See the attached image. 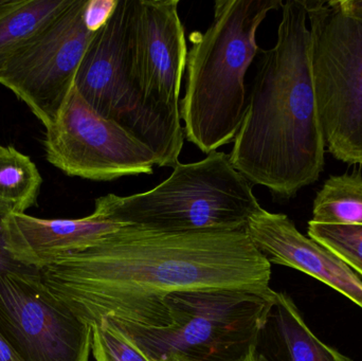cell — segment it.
I'll use <instances>...</instances> for the list:
<instances>
[{"mask_svg": "<svg viewBox=\"0 0 362 361\" xmlns=\"http://www.w3.org/2000/svg\"><path fill=\"white\" fill-rule=\"evenodd\" d=\"M49 292L91 326H170L168 298L204 290L269 295L272 264L245 230L170 232L122 226L38 271Z\"/></svg>", "mask_w": 362, "mask_h": 361, "instance_id": "cell-1", "label": "cell"}, {"mask_svg": "<svg viewBox=\"0 0 362 361\" xmlns=\"http://www.w3.org/2000/svg\"><path fill=\"white\" fill-rule=\"evenodd\" d=\"M276 42L261 50L246 112L230 153L250 182L281 199L314 184L325 167L304 0L283 2Z\"/></svg>", "mask_w": 362, "mask_h": 361, "instance_id": "cell-2", "label": "cell"}, {"mask_svg": "<svg viewBox=\"0 0 362 361\" xmlns=\"http://www.w3.org/2000/svg\"><path fill=\"white\" fill-rule=\"evenodd\" d=\"M281 0H217L210 27L189 35L185 93L180 101L185 136L206 155L230 143L246 112L245 76L261 52L257 33Z\"/></svg>", "mask_w": 362, "mask_h": 361, "instance_id": "cell-3", "label": "cell"}, {"mask_svg": "<svg viewBox=\"0 0 362 361\" xmlns=\"http://www.w3.org/2000/svg\"><path fill=\"white\" fill-rule=\"evenodd\" d=\"M259 208L252 184L233 167L230 155L216 150L202 160L178 163L152 190L99 197L93 211L123 226L187 232L246 231Z\"/></svg>", "mask_w": 362, "mask_h": 361, "instance_id": "cell-4", "label": "cell"}, {"mask_svg": "<svg viewBox=\"0 0 362 361\" xmlns=\"http://www.w3.org/2000/svg\"><path fill=\"white\" fill-rule=\"evenodd\" d=\"M274 300V290L180 292L168 298V328L120 330L153 361H236L257 347Z\"/></svg>", "mask_w": 362, "mask_h": 361, "instance_id": "cell-5", "label": "cell"}, {"mask_svg": "<svg viewBox=\"0 0 362 361\" xmlns=\"http://www.w3.org/2000/svg\"><path fill=\"white\" fill-rule=\"evenodd\" d=\"M304 1L325 148L342 162L362 165V13Z\"/></svg>", "mask_w": 362, "mask_h": 361, "instance_id": "cell-6", "label": "cell"}, {"mask_svg": "<svg viewBox=\"0 0 362 361\" xmlns=\"http://www.w3.org/2000/svg\"><path fill=\"white\" fill-rule=\"evenodd\" d=\"M133 8L134 0H119L110 20L91 40L74 86L98 114L146 144L157 157V167H174L180 163L185 131L146 103L134 78L129 50Z\"/></svg>", "mask_w": 362, "mask_h": 361, "instance_id": "cell-7", "label": "cell"}, {"mask_svg": "<svg viewBox=\"0 0 362 361\" xmlns=\"http://www.w3.org/2000/svg\"><path fill=\"white\" fill-rule=\"evenodd\" d=\"M44 146L49 163L66 175L93 182L150 175L158 162L146 144L98 114L74 85L46 129Z\"/></svg>", "mask_w": 362, "mask_h": 361, "instance_id": "cell-8", "label": "cell"}, {"mask_svg": "<svg viewBox=\"0 0 362 361\" xmlns=\"http://www.w3.org/2000/svg\"><path fill=\"white\" fill-rule=\"evenodd\" d=\"M87 1L72 0L0 68V84L25 102L46 129L74 87L81 61L95 36L85 23Z\"/></svg>", "mask_w": 362, "mask_h": 361, "instance_id": "cell-9", "label": "cell"}, {"mask_svg": "<svg viewBox=\"0 0 362 361\" xmlns=\"http://www.w3.org/2000/svg\"><path fill=\"white\" fill-rule=\"evenodd\" d=\"M0 334L23 361H89L91 355L90 326L30 267L0 273Z\"/></svg>", "mask_w": 362, "mask_h": 361, "instance_id": "cell-10", "label": "cell"}, {"mask_svg": "<svg viewBox=\"0 0 362 361\" xmlns=\"http://www.w3.org/2000/svg\"><path fill=\"white\" fill-rule=\"evenodd\" d=\"M178 6V0H134L129 50L134 78L146 103L183 129L180 89L187 47Z\"/></svg>", "mask_w": 362, "mask_h": 361, "instance_id": "cell-11", "label": "cell"}, {"mask_svg": "<svg viewBox=\"0 0 362 361\" xmlns=\"http://www.w3.org/2000/svg\"><path fill=\"white\" fill-rule=\"evenodd\" d=\"M246 233L270 264L297 269L344 295L362 309V280L325 246L305 237L282 213L259 208Z\"/></svg>", "mask_w": 362, "mask_h": 361, "instance_id": "cell-12", "label": "cell"}, {"mask_svg": "<svg viewBox=\"0 0 362 361\" xmlns=\"http://www.w3.org/2000/svg\"><path fill=\"white\" fill-rule=\"evenodd\" d=\"M122 226L95 211L76 220H47L11 213L2 220L6 249L12 258L37 271L87 249Z\"/></svg>", "mask_w": 362, "mask_h": 361, "instance_id": "cell-13", "label": "cell"}, {"mask_svg": "<svg viewBox=\"0 0 362 361\" xmlns=\"http://www.w3.org/2000/svg\"><path fill=\"white\" fill-rule=\"evenodd\" d=\"M270 320L284 361H351L321 341L308 328L291 297L276 292Z\"/></svg>", "mask_w": 362, "mask_h": 361, "instance_id": "cell-14", "label": "cell"}, {"mask_svg": "<svg viewBox=\"0 0 362 361\" xmlns=\"http://www.w3.org/2000/svg\"><path fill=\"white\" fill-rule=\"evenodd\" d=\"M72 0H0V68Z\"/></svg>", "mask_w": 362, "mask_h": 361, "instance_id": "cell-15", "label": "cell"}, {"mask_svg": "<svg viewBox=\"0 0 362 361\" xmlns=\"http://www.w3.org/2000/svg\"><path fill=\"white\" fill-rule=\"evenodd\" d=\"M42 178L29 156L0 144V212L25 213L37 201Z\"/></svg>", "mask_w": 362, "mask_h": 361, "instance_id": "cell-16", "label": "cell"}, {"mask_svg": "<svg viewBox=\"0 0 362 361\" xmlns=\"http://www.w3.org/2000/svg\"><path fill=\"white\" fill-rule=\"evenodd\" d=\"M312 222L362 225V175L331 176L314 201Z\"/></svg>", "mask_w": 362, "mask_h": 361, "instance_id": "cell-17", "label": "cell"}, {"mask_svg": "<svg viewBox=\"0 0 362 361\" xmlns=\"http://www.w3.org/2000/svg\"><path fill=\"white\" fill-rule=\"evenodd\" d=\"M308 233L362 277V225L318 224L310 220Z\"/></svg>", "mask_w": 362, "mask_h": 361, "instance_id": "cell-18", "label": "cell"}, {"mask_svg": "<svg viewBox=\"0 0 362 361\" xmlns=\"http://www.w3.org/2000/svg\"><path fill=\"white\" fill-rule=\"evenodd\" d=\"M97 326L102 347L110 361H153L112 322L103 320Z\"/></svg>", "mask_w": 362, "mask_h": 361, "instance_id": "cell-19", "label": "cell"}, {"mask_svg": "<svg viewBox=\"0 0 362 361\" xmlns=\"http://www.w3.org/2000/svg\"><path fill=\"white\" fill-rule=\"evenodd\" d=\"M119 0H88L85 10V23L90 32L99 31L114 14Z\"/></svg>", "mask_w": 362, "mask_h": 361, "instance_id": "cell-20", "label": "cell"}, {"mask_svg": "<svg viewBox=\"0 0 362 361\" xmlns=\"http://www.w3.org/2000/svg\"><path fill=\"white\" fill-rule=\"evenodd\" d=\"M6 215L0 212V273L6 271H17L23 268V265L19 264L11 256L6 249V239H4V229H2V220Z\"/></svg>", "mask_w": 362, "mask_h": 361, "instance_id": "cell-21", "label": "cell"}, {"mask_svg": "<svg viewBox=\"0 0 362 361\" xmlns=\"http://www.w3.org/2000/svg\"><path fill=\"white\" fill-rule=\"evenodd\" d=\"M91 355L93 356L95 361H110L107 356H106L105 351L102 347L101 341H100L99 333L95 326H91Z\"/></svg>", "mask_w": 362, "mask_h": 361, "instance_id": "cell-22", "label": "cell"}, {"mask_svg": "<svg viewBox=\"0 0 362 361\" xmlns=\"http://www.w3.org/2000/svg\"><path fill=\"white\" fill-rule=\"evenodd\" d=\"M0 361H23L0 334Z\"/></svg>", "mask_w": 362, "mask_h": 361, "instance_id": "cell-23", "label": "cell"}, {"mask_svg": "<svg viewBox=\"0 0 362 361\" xmlns=\"http://www.w3.org/2000/svg\"><path fill=\"white\" fill-rule=\"evenodd\" d=\"M336 4L350 13H362V0H337Z\"/></svg>", "mask_w": 362, "mask_h": 361, "instance_id": "cell-24", "label": "cell"}, {"mask_svg": "<svg viewBox=\"0 0 362 361\" xmlns=\"http://www.w3.org/2000/svg\"><path fill=\"white\" fill-rule=\"evenodd\" d=\"M236 361H270L263 354L259 353L257 347L251 348L248 352Z\"/></svg>", "mask_w": 362, "mask_h": 361, "instance_id": "cell-25", "label": "cell"}]
</instances>
